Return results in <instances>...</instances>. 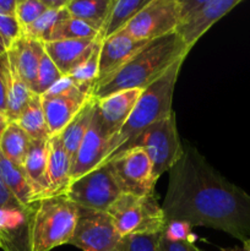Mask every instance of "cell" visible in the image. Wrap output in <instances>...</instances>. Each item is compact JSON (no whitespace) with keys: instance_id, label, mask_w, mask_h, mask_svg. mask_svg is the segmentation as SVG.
<instances>
[{"instance_id":"14","label":"cell","mask_w":250,"mask_h":251,"mask_svg":"<svg viewBox=\"0 0 250 251\" xmlns=\"http://www.w3.org/2000/svg\"><path fill=\"white\" fill-rule=\"evenodd\" d=\"M71 161L64 150L61 135H53L48 140V162L38 200L64 195L71 183Z\"/></svg>"},{"instance_id":"12","label":"cell","mask_w":250,"mask_h":251,"mask_svg":"<svg viewBox=\"0 0 250 251\" xmlns=\"http://www.w3.org/2000/svg\"><path fill=\"white\" fill-rule=\"evenodd\" d=\"M123 237L107 212L80 208L70 244L82 251H120Z\"/></svg>"},{"instance_id":"28","label":"cell","mask_w":250,"mask_h":251,"mask_svg":"<svg viewBox=\"0 0 250 251\" xmlns=\"http://www.w3.org/2000/svg\"><path fill=\"white\" fill-rule=\"evenodd\" d=\"M100 44H102V39L98 37L90 56L83 63H81L77 68L74 69L69 75H66L70 80H73L77 85L93 86L95 87L98 80V71H100Z\"/></svg>"},{"instance_id":"2","label":"cell","mask_w":250,"mask_h":251,"mask_svg":"<svg viewBox=\"0 0 250 251\" xmlns=\"http://www.w3.org/2000/svg\"><path fill=\"white\" fill-rule=\"evenodd\" d=\"M189 51L175 32L149 42L117 73L98 82L93 90V97L98 100L119 91L145 90L174 64L185 59Z\"/></svg>"},{"instance_id":"4","label":"cell","mask_w":250,"mask_h":251,"mask_svg":"<svg viewBox=\"0 0 250 251\" xmlns=\"http://www.w3.org/2000/svg\"><path fill=\"white\" fill-rule=\"evenodd\" d=\"M80 208L65 195L41 199L28 213L31 251H51L70 244L77 225Z\"/></svg>"},{"instance_id":"22","label":"cell","mask_w":250,"mask_h":251,"mask_svg":"<svg viewBox=\"0 0 250 251\" xmlns=\"http://www.w3.org/2000/svg\"><path fill=\"white\" fill-rule=\"evenodd\" d=\"M112 4L113 0H69L66 10L70 16L81 20L100 33Z\"/></svg>"},{"instance_id":"29","label":"cell","mask_w":250,"mask_h":251,"mask_svg":"<svg viewBox=\"0 0 250 251\" xmlns=\"http://www.w3.org/2000/svg\"><path fill=\"white\" fill-rule=\"evenodd\" d=\"M65 9L63 10H47L37 21L29 25L28 27L22 29L24 36L29 37L32 39L41 42V43H48L50 41L51 32H53L54 26L60 19L61 15L64 14Z\"/></svg>"},{"instance_id":"42","label":"cell","mask_w":250,"mask_h":251,"mask_svg":"<svg viewBox=\"0 0 250 251\" xmlns=\"http://www.w3.org/2000/svg\"><path fill=\"white\" fill-rule=\"evenodd\" d=\"M7 49H9V47H7V44L5 43V41L2 39V37L0 36V58H1L4 54H6Z\"/></svg>"},{"instance_id":"27","label":"cell","mask_w":250,"mask_h":251,"mask_svg":"<svg viewBox=\"0 0 250 251\" xmlns=\"http://www.w3.org/2000/svg\"><path fill=\"white\" fill-rule=\"evenodd\" d=\"M100 37V33L91 28L88 25L81 20L70 16L65 7V11L54 26L51 32L50 41H75V39H96Z\"/></svg>"},{"instance_id":"38","label":"cell","mask_w":250,"mask_h":251,"mask_svg":"<svg viewBox=\"0 0 250 251\" xmlns=\"http://www.w3.org/2000/svg\"><path fill=\"white\" fill-rule=\"evenodd\" d=\"M0 113H6V83H5L4 71L1 66V59H0Z\"/></svg>"},{"instance_id":"7","label":"cell","mask_w":250,"mask_h":251,"mask_svg":"<svg viewBox=\"0 0 250 251\" xmlns=\"http://www.w3.org/2000/svg\"><path fill=\"white\" fill-rule=\"evenodd\" d=\"M93 86L77 85L64 76L42 97L44 115L50 136L60 134L69 123L93 97Z\"/></svg>"},{"instance_id":"6","label":"cell","mask_w":250,"mask_h":251,"mask_svg":"<svg viewBox=\"0 0 250 251\" xmlns=\"http://www.w3.org/2000/svg\"><path fill=\"white\" fill-rule=\"evenodd\" d=\"M132 147H139L146 152L157 178L171 171L184 153L183 142L176 129L175 113H171L147 127L124 151Z\"/></svg>"},{"instance_id":"23","label":"cell","mask_w":250,"mask_h":251,"mask_svg":"<svg viewBox=\"0 0 250 251\" xmlns=\"http://www.w3.org/2000/svg\"><path fill=\"white\" fill-rule=\"evenodd\" d=\"M150 0H113L105 24L100 33V38L107 39L118 32L124 31L137 12L147 5Z\"/></svg>"},{"instance_id":"26","label":"cell","mask_w":250,"mask_h":251,"mask_svg":"<svg viewBox=\"0 0 250 251\" xmlns=\"http://www.w3.org/2000/svg\"><path fill=\"white\" fill-rule=\"evenodd\" d=\"M31 142V137L16 123L10 122L0 137V152L9 161L22 166Z\"/></svg>"},{"instance_id":"37","label":"cell","mask_w":250,"mask_h":251,"mask_svg":"<svg viewBox=\"0 0 250 251\" xmlns=\"http://www.w3.org/2000/svg\"><path fill=\"white\" fill-rule=\"evenodd\" d=\"M159 250L161 251H202L199 249L193 242L190 240H184V242H173L168 240L164 237L159 238Z\"/></svg>"},{"instance_id":"39","label":"cell","mask_w":250,"mask_h":251,"mask_svg":"<svg viewBox=\"0 0 250 251\" xmlns=\"http://www.w3.org/2000/svg\"><path fill=\"white\" fill-rule=\"evenodd\" d=\"M16 0H0V14L15 15Z\"/></svg>"},{"instance_id":"16","label":"cell","mask_w":250,"mask_h":251,"mask_svg":"<svg viewBox=\"0 0 250 251\" xmlns=\"http://www.w3.org/2000/svg\"><path fill=\"white\" fill-rule=\"evenodd\" d=\"M147 43L149 42L136 41L125 31L118 32L114 36L103 39L100 51V71L96 85L117 73Z\"/></svg>"},{"instance_id":"35","label":"cell","mask_w":250,"mask_h":251,"mask_svg":"<svg viewBox=\"0 0 250 251\" xmlns=\"http://www.w3.org/2000/svg\"><path fill=\"white\" fill-rule=\"evenodd\" d=\"M191 226L184 221H167L162 237L173 242H184L190 240ZM191 242V240H190Z\"/></svg>"},{"instance_id":"41","label":"cell","mask_w":250,"mask_h":251,"mask_svg":"<svg viewBox=\"0 0 250 251\" xmlns=\"http://www.w3.org/2000/svg\"><path fill=\"white\" fill-rule=\"evenodd\" d=\"M9 120H7L6 115L2 114V113H0V137H1L2 132L5 131V129H6V126L9 125Z\"/></svg>"},{"instance_id":"13","label":"cell","mask_w":250,"mask_h":251,"mask_svg":"<svg viewBox=\"0 0 250 251\" xmlns=\"http://www.w3.org/2000/svg\"><path fill=\"white\" fill-rule=\"evenodd\" d=\"M142 91L144 90L140 88L119 91L107 97L96 100V113L100 129L109 142L129 119Z\"/></svg>"},{"instance_id":"18","label":"cell","mask_w":250,"mask_h":251,"mask_svg":"<svg viewBox=\"0 0 250 251\" xmlns=\"http://www.w3.org/2000/svg\"><path fill=\"white\" fill-rule=\"evenodd\" d=\"M96 39L55 41L44 43V50L64 76L86 60L92 53Z\"/></svg>"},{"instance_id":"31","label":"cell","mask_w":250,"mask_h":251,"mask_svg":"<svg viewBox=\"0 0 250 251\" xmlns=\"http://www.w3.org/2000/svg\"><path fill=\"white\" fill-rule=\"evenodd\" d=\"M47 10L43 0H16L15 17L24 29L37 21Z\"/></svg>"},{"instance_id":"24","label":"cell","mask_w":250,"mask_h":251,"mask_svg":"<svg viewBox=\"0 0 250 251\" xmlns=\"http://www.w3.org/2000/svg\"><path fill=\"white\" fill-rule=\"evenodd\" d=\"M15 123L31 137V140H46L50 137L41 96L33 95Z\"/></svg>"},{"instance_id":"9","label":"cell","mask_w":250,"mask_h":251,"mask_svg":"<svg viewBox=\"0 0 250 251\" xmlns=\"http://www.w3.org/2000/svg\"><path fill=\"white\" fill-rule=\"evenodd\" d=\"M180 17L175 33L190 50L196 42L242 0H179Z\"/></svg>"},{"instance_id":"30","label":"cell","mask_w":250,"mask_h":251,"mask_svg":"<svg viewBox=\"0 0 250 251\" xmlns=\"http://www.w3.org/2000/svg\"><path fill=\"white\" fill-rule=\"evenodd\" d=\"M63 77V74L59 71V69L56 68L55 64L51 61V59L49 58L48 54L44 50L41 59V64H39L33 93L38 96L46 95V93L48 92L53 86H55Z\"/></svg>"},{"instance_id":"40","label":"cell","mask_w":250,"mask_h":251,"mask_svg":"<svg viewBox=\"0 0 250 251\" xmlns=\"http://www.w3.org/2000/svg\"><path fill=\"white\" fill-rule=\"evenodd\" d=\"M69 0H43L48 10H63L68 5Z\"/></svg>"},{"instance_id":"25","label":"cell","mask_w":250,"mask_h":251,"mask_svg":"<svg viewBox=\"0 0 250 251\" xmlns=\"http://www.w3.org/2000/svg\"><path fill=\"white\" fill-rule=\"evenodd\" d=\"M48 140H32L31 146L22 163V168L36 193V202L38 200L47 162H48Z\"/></svg>"},{"instance_id":"36","label":"cell","mask_w":250,"mask_h":251,"mask_svg":"<svg viewBox=\"0 0 250 251\" xmlns=\"http://www.w3.org/2000/svg\"><path fill=\"white\" fill-rule=\"evenodd\" d=\"M0 208H7V210H22L27 211L26 207L20 202L16 199V196L12 194V191L10 190L6 186V184L2 181V179L0 178Z\"/></svg>"},{"instance_id":"43","label":"cell","mask_w":250,"mask_h":251,"mask_svg":"<svg viewBox=\"0 0 250 251\" xmlns=\"http://www.w3.org/2000/svg\"><path fill=\"white\" fill-rule=\"evenodd\" d=\"M242 251H250V238L245 243H243V250Z\"/></svg>"},{"instance_id":"3","label":"cell","mask_w":250,"mask_h":251,"mask_svg":"<svg viewBox=\"0 0 250 251\" xmlns=\"http://www.w3.org/2000/svg\"><path fill=\"white\" fill-rule=\"evenodd\" d=\"M184 60L185 59L174 64L158 80L142 91L129 119L122 130L110 140L104 163L122 153L147 127L174 112L172 108L174 90Z\"/></svg>"},{"instance_id":"11","label":"cell","mask_w":250,"mask_h":251,"mask_svg":"<svg viewBox=\"0 0 250 251\" xmlns=\"http://www.w3.org/2000/svg\"><path fill=\"white\" fill-rule=\"evenodd\" d=\"M180 17L179 0H150L124 31L136 41L151 42L175 32Z\"/></svg>"},{"instance_id":"1","label":"cell","mask_w":250,"mask_h":251,"mask_svg":"<svg viewBox=\"0 0 250 251\" xmlns=\"http://www.w3.org/2000/svg\"><path fill=\"white\" fill-rule=\"evenodd\" d=\"M169 171L162 205L166 221L221 230L245 243L250 238V195L218 173L188 142Z\"/></svg>"},{"instance_id":"21","label":"cell","mask_w":250,"mask_h":251,"mask_svg":"<svg viewBox=\"0 0 250 251\" xmlns=\"http://www.w3.org/2000/svg\"><path fill=\"white\" fill-rule=\"evenodd\" d=\"M96 107V98L92 97L85 107L81 109V112L71 120L68 126L60 132L61 140H63L64 150L71 161V167H73V161L75 158V154L90 127L91 122H92L93 112Z\"/></svg>"},{"instance_id":"44","label":"cell","mask_w":250,"mask_h":251,"mask_svg":"<svg viewBox=\"0 0 250 251\" xmlns=\"http://www.w3.org/2000/svg\"><path fill=\"white\" fill-rule=\"evenodd\" d=\"M228 251H242V250H239V249H232V250H228Z\"/></svg>"},{"instance_id":"20","label":"cell","mask_w":250,"mask_h":251,"mask_svg":"<svg viewBox=\"0 0 250 251\" xmlns=\"http://www.w3.org/2000/svg\"><path fill=\"white\" fill-rule=\"evenodd\" d=\"M0 178L16 196L17 200L27 210L31 211L32 206L36 203V193L33 186L27 178L22 166L9 161L1 152H0Z\"/></svg>"},{"instance_id":"15","label":"cell","mask_w":250,"mask_h":251,"mask_svg":"<svg viewBox=\"0 0 250 251\" xmlns=\"http://www.w3.org/2000/svg\"><path fill=\"white\" fill-rule=\"evenodd\" d=\"M108 146H109V140L105 137L100 129L95 107L92 122L73 161L71 181L102 166L107 158Z\"/></svg>"},{"instance_id":"34","label":"cell","mask_w":250,"mask_h":251,"mask_svg":"<svg viewBox=\"0 0 250 251\" xmlns=\"http://www.w3.org/2000/svg\"><path fill=\"white\" fill-rule=\"evenodd\" d=\"M0 36L2 37L7 47L11 46L19 37L22 36V28L15 15L0 14Z\"/></svg>"},{"instance_id":"32","label":"cell","mask_w":250,"mask_h":251,"mask_svg":"<svg viewBox=\"0 0 250 251\" xmlns=\"http://www.w3.org/2000/svg\"><path fill=\"white\" fill-rule=\"evenodd\" d=\"M159 238L161 233L129 235L123 238L120 251H161Z\"/></svg>"},{"instance_id":"19","label":"cell","mask_w":250,"mask_h":251,"mask_svg":"<svg viewBox=\"0 0 250 251\" xmlns=\"http://www.w3.org/2000/svg\"><path fill=\"white\" fill-rule=\"evenodd\" d=\"M1 66L6 83V115L9 122H16L34 93L22 81L16 69L10 61L7 53L1 56Z\"/></svg>"},{"instance_id":"33","label":"cell","mask_w":250,"mask_h":251,"mask_svg":"<svg viewBox=\"0 0 250 251\" xmlns=\"http://www.w3.org/2000/svg\"><path fill=\"white\" fill-rule=\"evenodd\" d=\"M28 213L22 210L0 208V234L16 232L28 225Z\"/></svg>"},{"instance_id":"8","label":"cell","mask_w":250,"mask_h":251,"mask_svg":"<svg viewBox=\"0 0 250 251\" xmlns=\"http://www.w3.org/2000/svg\"><path fill=\"white\" fill-rule=\"evenodd\" d=\"M122 194L110 167L105 163L71 181L64 195L78 208L107 212Z\"/></svg>"},{"instance_id":"10","label":"cell","mask_w":250,"mask_h":251,"mask_svg":"<svg viewBox=\"0 0 250 251\" xmlns=\"http://www.w3.org/2000/svg\"><path fill=\"white\" fill-rule=\"evenodd\" d=\"M105 164V163H104ZM123 194L135 196L153 195L157 178L151 159L139 147L122 152L107 162Z\"/></svg>"},{"instance_id":"5","label":"cell","mask_w":250,"mask_h":251,"mask_svg":"<svg viewBox=\"0 0 250 251\" xmlns=\"http://www.w3.org/2000/svg\"><path fill=\"white\" fill-rule=\"evenodd\" d=\"M123 238L136 234L162 233L166 217L153 195L135 196L122 194L107 211Z\"/></svg>"},{"instance_id":"17","label":"cell","mask_w":250,"mask_h":251,"mask_svg":"<svg viewBox=\"0 0 250 251\" xmlns=\"http://www.w3.org/2000/svg\"><path fill=\"white\" fill-rule=\"evenodd\" d=\"M6 53L20 77L33 92L39 64L44 53L43 43L22 34L9 47Z\"/></svg>"}]
</instances>
